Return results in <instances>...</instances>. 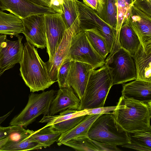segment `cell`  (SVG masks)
I'll return each mask as SVG.
<instances>
[{
  "label": "cell",
  "mask_w": 151,
  "mask_h": 151,
  "mask_svg": "<svg viewBox=\"0 0 151 151\" xmlns=\"http://www.w3.org/2000/svg\"><path fill=\"white\" fill-rule=\"evenodd\" d=\"M19 63L20 75L30 92L44 91L55 82L50 78L46 64L40 57L37 49L28 42L24 44Z\"/></svg>",
  "instance_id": "obj_1"
},
{
  "label": "cell",
  "mask_w": 151,
  "mask_h": 151,
  "mask_svg": "<svg viewBox=\"0 0 151 151\" xmlns=\"http://www.w3.org/2000/svg\"><path fill=\"white\" fill-rule=\"evenodd\" d=\"M151 109L147 104L121 96L112 113L121 127L131 132L151 129Z\"/></svg>",
  "instance_id": "obj_2"
},
{
  "label": "cell",
  "mask_w": 151,
  "mask_h": 151,
  "mask_svg": "<svg viewBox=\"0 0 151 151\" xmlns=\"http://www.w3.org/2000/svg\"><path fill=\"white\" fill-rule=\"evenodd\" d=\"M112 86L111 76L105 65L98 70L93 69L77 110L104 107Z\"/></svg>",
  "instance_id": "obj_3"
},
{
  "label": "cell",
  "mask_w": 151,
  "mask_h": 151,
  "mask_svg": "<svg viewBox=\"0 0 151 151\" xmlns=\"http://www.w3.org/2000/svg\"><path fill=\"white\" fill-rule=\"evenodd\" d=\"M88 137L97 142L116 146L129 142L127 132L117 122L112 112L101 114L91 126Z\"/></svg>",
  "instance_id": "obj_4"
},
{
  "label": "cell",
  "mask_w": 151,
  "mask_h": 151,
  "mask_svg": "<svg viewBox=\"0 0 151 151\" xmlns=\"http://www.w3.org/2000/svg\"><path fill=\"white\" fill-rule=\"evenodd\" d=\"M112 78L113 85L136 79L135 64L133 57L121 47L112 50L105 60Z\"/></svg>",
  "instance_id": "obj_5"
},
{
  "label": "cell",
  "mask_w": 151,
  "mask_h": 151,
  "mask_svg": "<svg viewBox=\"0 0 151 151\" xmlns=\"http://www.w3.org/2000/svg\"><path fill=\"white\" fill-rule=\"evenodd\" d=\"M56 92L52 89L40 94L32 93L25 107L11 120L10 125L26 128L40 115H48L50 105L55 96Z\"/></svg>",
  "instance_id": "obj_6"
},
{
  "label": "cell",
  "mask_w": 151,
  "mask_h": 151,
  "mask_svg": "<svg viewBox=\"0 0 151 151\" xmlns=\"http://www.w3.org/2000/svg\"><path fill=\"white\" fill-rule=\"evenodd\" d=\"M81 31H92L101 37L105 41L109 53L116 40V30L103 20L93 9L77 0Z\"/></svg>",
  "instance_id": "obj_7"
},
{
  "label": "cell",
  "mask_w": 151,
  "mask_h": 151,
  "mask_svg": "<svg viewBox=\"0 0 151 151\" xmlns=\"http://www.w3.org/2000/svg\"><path fill=\"white\" fill-rule=\"evenodd\" d=\"M66 58L88 64L94 69L103 66L105 60L94 49L83 31H80L72 37Z\"/></svg>",
  "instance_id": "obj_8"
},
{
  "label": "cell",
  "mask_w": 151,
  "mask_h": 151,
  "mask_svg": "<svg viewBox=\"0 0 151 151\" xmlns=\"http://www.w3.org/2000/svg\"><path fill=\"white\" fill-rule=\"evenodd\" d=\"M47 52L51 62L61 42L64 33L67 29L65 24L59 13L44 14Z\"/></svg>",
  "instance_id": "obj_9"
},
{
  "label": "cell",
  "mask_w": 151,
  "mask_h": 151,
  "mask_svg": "<svg viewBox=\"0 0 151 151\" xmlns=\"http://www.w3.org/2000/svg\"><path fill=\"white\" fill-rule=\"evenodd\" d=\"M44 14L33 15L22 19L23 25L22 33L27 42L41 49L47 46Z\"/></svg>",
  "instance_id": "obj_10"
},
{
  "label": "cell",
  "mask_w": 151,
  "mask_h": 151,
  "mask_svg": "<svg viewBox=\"0 0 151 151\" xmlns=\"http://www.w3.org/2000/svg\"><path fill=\"white\" fill-rule=\"evenodd\" d=\"M80 31L78 18L70 28L65 30L52 61L49 63H45L49 76L52 81H57L58 69L66 58L70 47L72 39L73 36Z\"/></svg>",
  "instance_id": "obj_11"
},
{
  "label": "cell",
  "mask_w": 151,
  "mask_h": 151,
  "mask_svg": "<svg viewBox=\"0 0 151 151\" xmlns=\"http://www.w3.org/2000/svg\"><path fill=\"white\" fill-rule=\"evenodd\" d=\"M0 9L22 19L35 14L57 13L51 8L38 6L27 0H0Z\"/></svg>",
  "instance_id": "obj_12"
},
{
  "label": "cell",
  "mask_w": 151,
  "mask_h": 151,
  "mask_svg": "<svg viewBox=\"0 0 151 151\" xmlns=\"http://www.w3.org/2000/svg\"><path fill=\"white\" fill-rule=\"evenodd\" d=\"M94 69L85 63L72 61L67 83L71 87L81 100L83 96L91 71Z\"/></svg>",
  "instance_id": "obj_13"
},
{
  "label": "cell",
  "mask_w": 151,
  "mask_h": 151,
  "mask_svg": "<svg viewBox=\"0 0 151 151\" xmlns=\"http://www.w3.org/2000/svg\"><path fill=\"white\" fill-rule=\"evenodd\" d=\"M127 19L145 50L147 46L151 45V17L141 12L132 5Z\"/></svg>",
  "instance_id": "obj_14"
},
{
  "label": "cell",
  "mask_w": 151,
  "mask_h": 151,
  "mask_svg": "<svg viewBox=\"0 0 151 151\" xmlns=\"http://www.w3.org/2000/svg\"><path fill=\"white\" fill-rule=\"evenodd\" d=\"M17 40H10L6 39L0 52V72L3 73L20 62L24 45L22 36L17 35Z\"/></svg>",
  "instance_id": "obj_15"
},
{
  "label": "cell",
  "mask_w": 151,
  "mask_h": 151,
  "mask_svg": "<svg viewBox=\"0 0 151 151\" xmlns=\"http://www.w3.org/2000/svg\"><path fill=\"white\" fill-rule=\"evenodd\" d=\"M80 102L71 87L60 88L51 102L48 115L53 116L68 109L77 110Z\"/></svg>",
  "instance_id": "obj_16"
},
{
  "label": "cell",
  "mask_w": 151,
  "mask_h": 151,
  "mask_svg": "<svg viewBox=\"0 0 151 151\" xmlns=\"http://www.w3.org/2000/svg\"><path fill=\"white\" fill-rule=\"evenodd\" d=\"M122 96L147 104L151 102V82L135 79L123 85Z\"/></svg>",
  "instance_id": "obj_17"
},
{
  "label": "cell",
  "mask_w": 151,
  "mask_h": 151,
  "mask_svg": "<svg viewBox=\"0 0 151 151\" xmlns=\"http://www.w3.org/2000/svg\"><path fill=\"white\" fill-rule=\"evenodd\" d=\"M132 57L136 71V79L151 82V45L144 50L141 44Z\"/></svg>",
  "instance_id": "obj_18"
},
{
  "label": "cell",
  "mask_w": 151,
  "mask_h": 151,
  "mask_svg": "<svg viewBox=\"0 0 151 151\" xmlns=\"http://www.w3.org/2000/svg\"><path fill=\"white\" fill-rule=\"evenodd\" d=\"M64 145L77 151H117L116 146L103 143L89 138L88 136H81L64 143Z\"/></svg>",
  "instance_id": "obj_19"
},
{
  "label": "cell",
  "mask_w": 151,
  "mask_h": 151,
  "mask_svg": "<svg viewBox=\"0 0 151 151\" xmlns=\"http://www.w3.org/2000/svg\"><path fill=\"white\" fill-rule=\"evenodd\" d=\"M118 39L120 47L132 57L141 44L138 36L129 24L127 19L121 27Z\"/></svg>",
  "instance_id": "obj_20"
},
{
  "label": "cell",
  "mask_w": 151,
  "mask_h": 151,
  "mask_svg": "<svg viewBox=\"0 0 151 151\" xmlns=\"http://www.w3.org/2000/svg\"><path fill=\"white\" fill-rule=\"evenodd\" d=\"M101 114L86 115L83 120L74 127L61 134L56 142L58 145L60 146L66 142L78 137L88 136V131L91 125Z\"/></svg>",
  "instance_id": "obj_21"
},
{
  "label": "cell",
  "mask_w": 151,
  "mask_h": 151,
  "mask_svg": "<svg viewBox=\"0 0 151 151\" xmlns=\"http://www.w3.org/2000/svg\"><path fill=\"white\" fill-rule=\"evenodd\" d=\"M22 19L12 13L7 14L0 10V34L16 36L23 33Z\"/></svg>",
  "instance_id": "obj_22"
},
{
  "label": "cell",
  "mask_w": 151,
  "mask_h": 151,
  "mask_svg": "<svg viewBox=\"0 0 151 151\" xmlns=\"http://www.w3.org/2000/svg\"><path fill=\"white\" fill-rule=\"evenodd\" d=\"M127 134L129 142L122 147L139 151H151V129Z\"/></svg>",
  "instance_id": "obj_23"
},
{
  "label": "cell",
  "mask_w": 151,
  "mask_h": 151,
  "mask_svg": "<svg viewBox=\"0 0 151 151\" xmlns=\"http://www.w3.org/2000/svg\"><path fill=\"white\" fill-rule=\"evenodd\" d=\"M61 133L51 126L44 127L35 131H33L32 136L43 147H49L57 142Z\"/></svg>",
  "instance_id": "obj_24"
},
{
  "label": "cell",
  "mask_w": 151,
  "mask_h": 151,
  "mask_svg": "<svg viewBox=\"0 0 151 151\" xmlns=\"http://www.w3.org/2000/svg\"><path fill=\"white\" fill-rule=\"evenodd\" d=\"M103 8L98 16L104 22L116 30L117 7L116 0H102Z\"/></svg>",
  "instance_id": "obj_25"
},
{
  "label": "cell",
  "mask_w": 151,
  "mask_h": 151,
  "mask_svg": "<svg viewBox=\"0 0 151 151\" xmlns=\"http://www.w3.org/2000/svg\"><path fill=\"white\" fill-rule=\"evenodd\" d=\"M77 0H63L62 17L67 29L70 28L79 18Z\"/></svg>",
  "instance_id": "obj_26"
},
{
  "label": "cell",
  "mask_w": 151,
  "mask_h": 151,
  "mask_svg": "<svg viewBox=\"0 0 151 151\" xmlns=\"http://www.w3.org/2000/svg\"><path fill=\"white\" fill-rule=\"evenodd\" d=\"M42 147V145L34 139L31 134L22 141L5 144L0 149V151H28L41 149Z\"/></svg>",
  "instance_id": "obj_27"
},
{
  "label": "cell",
  "mask_w": 151,
  "mask_h": 151,
  "mask_svg": "<svg viewBox=\"0 0 151 151\" xmlns=\"http://www.w3.org/2000/svg\"><path fill=\"white\" fill-rule=\"evenodd\" d=\"M86 115H87V114L86 109L78 111L68 109L62 111L58 115L44 116L39 122L47 123V124L45 126L46 127L72 117Z\"/></svg>",
  "instance_id": "obj_28"
},
{
  "label": "cell",
  "mask_w": 151,
  "mask_h": 151,
  "mask_svg": "<svg viewBox=\"0 0 151 151\" xmlns=\"http://www.w3.org/2000/svg\"><path fill=\"white\" fill-rule=\"evenodd\" d=\"M117 7V26L116 40L114 47L120 46L119 35L121 26L128 18L131 10V6L124 0H116Z\"/></svg>",
  "instance_id": "obj_29"
},
{
  "label": "cell",
  "mask_w": 151,
  "mask_h": 151,
  "mask_svg": "<svg viewBox=\"0 0 151 151\" xmlns=\"http://www.w3.org/2000/svg\"><path fill=\"white\" fill-rule=\"evenodd\" d=\"M87 38L95 51L105 59L109 50L105 40L94 32L90 30L85 31Z\"/></svg>",
  "instance_id": "obj_30"
},
{
  "label": "cell",
  "mask_w": 151,
  "mask_h": 151,
  "mask_svg": "<svg viewBox=\"0 0 151 151\" xmlns=\"http://www.w3.org/2000/svg\"><path fill=\"white\" fill-rule=\"evenodd\" d=\"M33 131L32 130L26 129L21 126H13L11 131L7 136L8 140L6 144L22 141L30 136Z\"/></svg>",
  "instance_id": "obj_31"
},
{
  "label": "cell",
  "mask_w": 151,
  "mask_h": 151,
  "mask_svg": "<svg viewBox=\"0 0 151 151\" xmlns=\"http://www.w3.org/2000/svg\"><path fill=\"white\" fill-rule=\"evenodd\" d=\"M72 61L65 58L58 69L57 81L60 88L69 87L67 83V78Z\"/></svg>",
  "instance_id": "obj_32"
},
{
  "label": "cell",
  "mask_w": 151,
  "mask_h": 151,
  "mask_svg": "<svg viewBox=\"0 0 151 151\" xmlns=\"http://www.w3.org/2000/svg\"><path fill=\"white\" fill-rule=\"evenodd\" d=\"M85 116L83 115L72 117L50 126L62 134L74 127L83 120Z\"/></svg>",
  "instance_id": "obj_33"
},
{
  "label": "cell",
  "mask_w": 151,
  "mask_h": 151,
  "mask_svg": "<svg viewBox=\"0 0 151 151\" xmlns=\"http://www.w3.org/2000/svg\"><path fill=\"white\" fill-rule=\"evenodd\" d=\"M132 5L141 12L151 17V0H135Z\"/></svg>",
  "instance_id": "obj_34"
},
{
  "label": "cell",
  "mask_w": 151,
  "mask_h": 151,
  "mask_svg": "<svg viewBox=\"0 0 151 151\" xmlns=\"http://www.w3.org/2000/svg\"><path fill=\"white\" fill-rule=\"evenodd\" d=\"M83 3L87 6L94 10L97 15L101 12L103 2L102 0H82Z\"/></svg>",
  "instance_id": "obj_35"
},
{
  "label": "cell",
  "mask_w": 151,
  "mask_h": 151,
  "mask_svg": "<svg viewBox=\"0 0 151 151\" xmlns=\"http://www.w3.org/2000/svg\"><path fill=\"white\" fill-rule=\"evenodd\" d=\"M43 0L50 7L57 12L62 14L63 0Z\"/></svg>",
  "instance_id": "obj_36"
},
{
  "label": "cell",
  "mask_w": 151,
  "mask_h": 151,
  "mask_svg": "<svg viewBox=\"0 0 151 151\" xmlns=\"http://www.w3.org/2000/svg\"><path fill=\"white\" fill-rule=\"evenodd\" d=\"M13 126L0 127V139L6 137L11 131Z\"/></svg>",
  "instance_id": "obj_37"
},
{
  "label": "cell",
  "mask_w": 151,
  "mask_h": 151,
  "mask_svg": "<svg viewBox=\"0 0 151 151\" xmlns=\"http://www.w3.org/2000/svg\"><path fill=\"white\" fill-rule=\"evenodd\" d=\"M36 5L50 7L43 0H27Z\"/></svg>",
  "instance_id": "obj_38"
},
{
  "label": "cell",
  "mask_w": 151,
  "mask_h": 151,
  "mask_svg": "<svg viewBox=\"0 0 151 151\" xmlns=\"http://www.w3.org/2000/svg\"><path fill=\"white\" fill-rule=\"evenodd\" d=\"M14 109H13L5 115L0 116V127H2L1 126V124L10 115Z\"/></svg>",
  "instance_id": "obj_39"
},
{
  "label": "cell",
  "mask_w": 151,
  "mask_h": 151,
  "mask_svg": "<svg viewBox=\"0 0 151 151\" xmlns=\"http://www.w3.org/2000/svg\"><path fill=\"white\" fill-rule=\"evenodd\" d=\"M6 35H0V52L3 46L4 42L6 39Z\"/></svg>",
  "instance_id": "obj_40"
},
{
  "label": "cell",
  "mask_w": 151,
  "mask_h": 151,
  "mask_svg": "<svg viewBox=\"0 0 151 151\" xmlns=\"http://www.w3.org/2000/svg\"><path fill=\"white\" fill-rule=\"evenodd\" d=\"M7 140L8 139L7 136L5 137L0 139V149L6 144Z\"/></svg>",
  "instance_id": "obj_41"
},
{
  "label": "cell",
  "mask_w": 151,
  "mask_h": 151,
  "mask_svg": "<svg viewBox=\"0 0 151 151\" xmlns=\"http://www.w3.org/2000/svg\"><path fill=\"white\" fill-rule=\"evenodd\" d=\"M127 3L131 6H132L133 3V0H124Z\"/></svg>",
  "instance_id": "obj_42"
},
{
  "label": "cell",
  "mask_w": 151,
  "mask_h": 151,
  "mask_svg": "<svg viewBox=\"0 0 151 151\" xmlns=\"http://www.w3.org/2000/svg\"><path fill=\"white\" fill-rule=\"evenodd\" d=\"M2 74L0 73V76L2 75Z\"/></svg>",
  "instance_id": "obj_43"
},
{
  "label": "cell",
  "mask_w": 151,
  "mask_h": 151,
  "mask_svg": "<svg viewBox=\"0 0 151 151\" xmlns=\"http://www.w3.org/2000/svg\"><path fill=\"white\" fill-rule=\"evenodd\" d=\"M135 0H133V1H134Z\"/></svg>",
  "instance_id": "obj_44"
}]
</instances>
